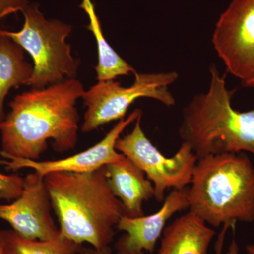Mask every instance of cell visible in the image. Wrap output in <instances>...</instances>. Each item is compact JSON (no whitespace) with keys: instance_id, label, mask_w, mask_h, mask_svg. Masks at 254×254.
<instances>
[{"instance_id":"3","label":"cell","mask_w":254,"mask_h":254,"mask_svg":"<svg viewBox=\"0 0 254 254\" xmlns=\"http://www.w3.org/2000/svg\"><path fill=\"white\" fill-rule=\"evenodd\" d=\"M208 91L195 95L184 108L179 133L198 159L222 153L254 155V109H234V91L227 89L225 76L210 68Z\"/></svg>"},{"instance_id":"22","label":"cell","mask_w":254,"mask_h":254,"mask_svg":"<svg viewBox=\"0 0 254 254\" xmlns=\"http://www.w3.org/2000/svg\"><path fill=\"white\" fill-rule=\"evenodd\" d=\"M246 250L249 254H254V245H247Z\"/></svg>"},{"instance_id":"1","label":"cell","mask_w":254,"mask_h":254,"mask_svg":"<svg viewBox=\"0 0 254 254\" xmlns=\"http://www.w3.org/2000/svg\"><path fill=\"white\" fill-rule=\"evenodd\" d=\"M84 92L73 78L15 96L0 125V156L39 160L50 140L58 153L74 148L80 120L76 101Z\"/></svg>"},{"instance_id":"19","label":"cell","mask_w":254,"mask_h":254,"mask_svg":"<svg viewBox=\"0 0 254 254\" xmlns=\"http://www.w3.org/2000/svg\"><path fill=\"white\" fill-rule=\"evenodd\" d=\"M235 223L236 224L237 222H227L222 225L221 231L219 233L218 238H217L216 242H215V253L214 254H222L227 232H228L229 229L231 228L232 225Z\"/></svg>"},{"instance_id":"9","label":"cell","mask_w":254,"mask_h":254,"mask_svg":"<svg viewBox=\"0 0 254 254\" xmlns=\"http://www.w3.org/2000/svg\"><path fill=\"white\" fill-rule=\"evenodd\" d=\"M51 201L44 177L36 173L23 178L22 193L9 204H0V219L30 240L53 241L61 236L52 216Z\"/></svg>"},{"instance_id":"14","label":"cell","mask_w":254,"mask_h":254,"mask_svg":"<svg viewBox=\"0 0 254 254\" xmlns=\"http://www.w3.org/2000/svg\"><path fill=\"white\" fill-rule=\"evenodd\" d=\"M33 65L25 60L24 50L0 33V125L5 118L4 103L11 88L28 84Z\"/></svg>"},{"instance_id":"24","label":"cell","mask_w":254,"mask_h":254,"mask_svg":"<svg viewBox=\"0 0 254 254\" xmlns=\"http://www.w3.org/2000/svg\"><path fill=\"white\" fill-rule=\"evenodd\" d=\"M0 199H6L7 200L6 195L3 193L2 192H0Z\"/></svg>"},{"instance_id":"4","label":"cell","mask_w":254,"mask_h":254,"mask_svg":"<svg viewBox=\"0 0 254 254\" xmlns=\"http://www.w3.org/2000/svg\"><path fill=\"white\" fill-rule=\"evenodd\" d=\"M190 185V211L205 223L254 221V167L246 153L198 159Z\"/></svg>"},{"instance_id":"18","label":"cell","mask_w":254,"mask_h":254,"mask_svg":"<svg viewBox=\"0 0 254 254\" xmlns=\"http://www.w3.org/2000/svg\"><path fill=\"white\" fill-rule=\"evenodd\" d=\"M28 5V0H0V21L19 11L23 13Z\"/></svg>"},{"instance_id":"7","label":"cell","mask_w":254,"mask_h":254,"mask_svg":"<svg viewBox=\"0 0 254 254\" xmlns=\"http://www.w3.org/2000/svg\"><path fill=\"white\" fill-rule=\"evenodd\" d=\"M141 119L142 113L132 131L119 138L115 148L145 173L154 186L155 199L162 203L167 190H182L190 185L198 158L183 142L176 154L165 157L145 136Z\"/></svg>"},{"instance_id":"21","label":"cell","mask_w":254,"mask_h":254,"mask_svg":"<svg viewBox=\"0 0 254 254\" xmlns=\"http://www.w3.org/2000/svg\"><path fill=\"white\" fill-rule=\"evenodd\" d=\"M235 230L234 231L233 238H232L231 244L229 247L228 252L227 254H239V247L235 238Z\"/></svg>"},{"instance_id":"23","label":"cell","mask_w":254,"mask_h":254,"mask_svg":"<svg viewBox=\"0 0 254 254\" xmlns=\"http://www.w3.org/2000/svg\"><path fill=\"white\" fill-rule=\"evenodd\" d=\"M0 254H3V241L1 230H0Z\"/></svg>"},{"instance_id":"6","label":"cell","mask_w":254,"mask_h":254,"mask_svg":"<svg viewBox=\"0 0 254 254\" xmlns=\"http://www.w3.org/2000/svg\"><path fill=\"white\" fill-rule=\"evenodd\" d=\"M129 87H123L114 80L98 82L85 91L82 98L86 107L81 131L88 133L100 127L125 118L127 110L141 98L158 100L167 107L175 105V99L168 87L178 78L175 71L135 73Z\"/></svg>"},{"instance_id":"16","label":"cell","mask_w":254,"mask_h":254,"mask_svg":"<svg viewBox=\"0 0 254 254\" xmlns=\"http://www.w3.org/2000/svg\"><path fill=\"white\" fill-rule=\"evenodd\" d=\"M3 254H79L82 245L60 236L53 241L30 240L14 230H1Z\"/></svg>"},{"instance_id":"10","label":"cell","mask_w":254,"mask_h":254,"mask_svg":"<svg viewBox=\"0 0 254 254\" xmlns=\"http://www.w3.org/2000/svg\"><path fill=\"white\" fill-rule=\"evenodd\" d=\"M141 113V110H134L128 118L118 121L101 141L77 154L60 160L46 161L1 155L0 164L12 171L23 168L33 169L35 173L42 177L54 173H92L125 158V155L116 150L115 145L124 130L136 121Z\"/></svg>"},{"instance_id":"5","label":"cell","mask_w":254,"mask_h":254,"mask_svg":"<svg viewBox=\"0 0 254 254\" xmlns=\"http://www.w3.org/2000/svg\"><path fill=\"white\" fill-rule=\"evenodd\" d=\"M25 21L19 31L0 28V33L9 37L31 55L33 73L28 86L41 89L66 79L76 78L79 62L73 58L66 39L72 26L47 19L38 5H28L23 12Z\"/></svg>"},{"instance_id":"17","label":"cell","mask_w":254,"mask_h":254,"mask_svg":"<svg viewBox=\"0 0 254 254\" xmlns=\"http://www.w3.org/2000/svg\"><path fill=\"white\" fill-rule=\"evenodd\" d=\"M23 178L18 175H6L0 173V191L4 193L8 200L16 199L22 193Z\"/></svg>"},{"instance_id":"15","label":"cell","mask_w":254,"mask_h":254,"mask_svg":"<svg viewBox=\"0 0 254 254\" xmlns=\"http://www.w3.org/2000/svg\"><path fill=\"white\" fill-rule=\"evenodd\" d=\"M81 7L88 15L90 23L88 28L93 33L98 46V63L95 67L98 81H109L118 76L135 74L136 70L122 58L105 39L91 0H83Z\"/></svg>"},{"instance_id":"12","label":"cell","mask_w":254,"mask_h":254,"mask_svg":"<svg viewBox=\"0 0 254 254\" xmlns=\"http://www.w3.org/2000/svg\"><path fill=\"white\" fill-rule=\"evenodd\" d=\"M105 168L108 185L123 204L125 216L144 215L143 202L155 198L154 186L145 173L126 157Z\"/></svg>"},{"instance_id":"11","label":"cell","mask_w":254,"mask_h":254,"mask_svg":"<svg viewBox=\"0 0 254 254\" xmlns=\"http://www.w3.org/2000/svg\"><path fill=\"white\" fill-rule=\"evenodd\" d=\"M190 208L189 187L173 190L156 213L137 218L123 216L116 230L124 234L115 245L117 254H153L167 222L175 213Z\"/></svg>"},{"instance_id":"2","label":"cell","mask_w":254,"mask_h":254,"mask_svg":"<svg viewBox=\"0 0 254 254\" xmlns=\"http://www.w3.org/2000/svg\"><path fill=\"white\" fill-rule=\"evenodd\" d=\"M44 180L62 237L96 249L110 246L125 210L110 190L105 167L92 173H50Z\"/></svg>"},{"instance_id":"13","label":"cell","mask_w":254,"mask_h":254,"mask_svg":"<svg viewBox=\"0 0 254 254\" xmlns=\"http://www.w3.org/2000/svg\"><path fill=\"white\" fill-rule=\"evenodd\" d=\"M215 231L190 211L165 227L158 254H208Z\"/></svg>"},{"instance_id":"20","label":"cell","mask_w":254,"mask_h":254,"mask_svg":"<svg viewBox=\"0 0 254 254\" xmlns=\"http://www.w3.org/2000/svg\"><path fill=\"white\" fill-rule=\"evenodd\" d=\"M113 250L110 246L103 247V248L96 249L94 247H81L79 254H112Z\"/></svg>"},{"instance_id":"8","label":"cell","mask_w":254,"mask_h":254,"mask_svg":"<svg viewBox=\"0 0 254 254\" xmlns=\"http://www.w3.org/2000/svg\"><path fill=\"white\" fill-rule=\"evenodd\" d=\"M212 43L227 71L254 88V0H232L216 23Z\"/></svg>"}]
</instances>
